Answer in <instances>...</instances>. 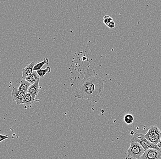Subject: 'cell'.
I'll use <instances>...</instances> for the list:
<instances>
[{"label": "cell", "instance_id": "7c38bea8", "mask_svg": "<svg viewBox=\"0 0 161 159\" xmlns=\"http://www.w3.org/2000/svg\"><path fill=\"white\" fill-rule=\"evenodd\" d=\"M49 63V59L47 58H44V60L42 62L35 64L34 67V69H34V71H37V70L41 69L44 65H48Z\"/></svg>", "mask_w": 161, "mask_h": 159}, {"label": "cell", "instance_id": "7a4b0ae2", "mask_svg": "<svg viewBox=\"0 0 161 159\" xmlns=\"http://www.w3.org/2000/svg\"><path fill=\"white\" fill-rule=\"evenodd\" d=\"M144 151L145 150L139 144L131 141L126 159H140Z\"/></svg>", "mask_w": 161, "mask_h": 159}, {"label": "cell", "instance_id": "2e32d148", "mask_svg": "<svg viewBox=\"0 0 161 159\" xmlns=\"http://www.w3.org/2000/svg\"><path fill=\"white\" fill-rule=\"evenodd\" d=\"M8 139V135L0 134V143Z\"/></svg>", "mask_w": 161, "mask_h": 159}, {"label": "cell", "instance_id": "52a82bcc", "mask_svg": "<svg viewBox=\"0 0 161 159\" xmlns=\"http://www.w3.org/2000/svg\"><path fill=\"white\" fill-rule=\"evenodd\" d=\"M40 81V78H39L35 83L31 84L28 88V92H27L30 93L35 99L40 91V87H39Z\"/></svg>", "mask_w": 161, "mask_h": 159}, {"label": "cell", "instance_id": "5bb4252c", "mask_svg": "<svg viewBox=\"0 0 161 159\" xmlns=\"http://www.w3.org/2000/svg\"><path fill=\"white\" fill-rule=\"evenodd\" d=\"M124 120L127 124H131L134 121V117L132 115L127 114L125 115L124 117Z\"/></svg>", "mask_w": 161, "mask_h": 159}, {"label": "cell", "instance_id": "ba28073f", "mask_svg": "<svg viewBox=\"0 0 161 159\" xmlns=\"http://www.w3.org/2000/svg\"><path fill=\"white\" fill-rule=\"evenodd\" d=\"M35 65V62H31L30 64L22 70V79H25L26 77L30 76L34 71L33 69Z\"/></svg>", "mask_w": 161, "mask_h": 159}, {"label": "cell", "instance_id": "4fadbf2b", "mask_svg": "<svg viewBox=\"0 0 161 159\" xmlns=\"http://www.w3.org/2000/svg\"><path fill=\"white\" fill-rule=\"evenodd\" d=\"M37 72L40 78H42L46 75L47 73H49L51 72V68L50 67H47L45 69H40L37 70Z\"/></svg>", "mask_w": 161, "mask_h": 159}, {"label": "cell", "instance_id": "30bf717a", "mask_svg": "<svg viewBox=\"0 0 161 159\" xmlns=\"http://www.w3.org/2000/svg\"><path fill=\"white\" fill-rule=\"evenodd\" d=\"M35 100V99H34L30 93H27L25 94V97H24L22 104L28 105V106H30L34 103Z\"/></svg>", "mask_w": 161, "mask_h": 159}, {"label": "cell", "instance_id": "3957f363", "mask_svg": "<svg viewBox=\"0 0 161 159\" xmlns=\"http://www.w3.org/2000/svg\"><path fill=\"white\" fill-rule=\"evenodd\" d=\"M144 137L151 143L157 145L161 140V130L156 126H152L148 129L147 132Z\"/></svg>", "mask_w": 161, "mask_h": 159}, {"label": "cell", "instance_id": "ac0fdd59", "mask_svg": "<svg viewBox=\"0 0 161 159\" xmlns=\"http://www.w3.org/2000/svg\"><path fill=\"white\" fill-rule=\"evenodd\" d=\"M157 146L158 147V148L159 149L160 151V152H161V139L159 142L157 144Z\"/></svg>", "mask_w": 161, "mask_h": 159}, {"label": "cell", "instance_id": "8fae6325", "mask_svg": "<svg viewBox=\"0 0 161 159\" xmlns=\"http://www.w3.org/2000/svg\"><path fill=\"white\" fill-rule=\"evenodd\" d=\"M40 78V76L37 73V71H33L32 73L25 78V80H27L28 82H30L31 84L35 83L37 80Z\"/></svg>", "mask_w": 161, "mask_h": 159}, {"label": "cell", "instance_id": "8992f818", "mask_svg": "<svg viewBox=\"0 0 161 159\" xmlns=\"http://www.w3.org/2000/svg\"><path fill=\"white\" fill-rule=\"evenodd\" d=\"M25 93L21 92L18 90L17 87H14L12 90V95L13 100L16 101L17 105H20L22 103L24 97L25 95Z\"/></svg>", "mask_w": 161, "mask_h": 159}, {"label": "cell", "instance_id": "277c9868", "mask_svg": "<svg viewBox=\"0 0 161 159\" xmlns=\"http://www.w3.org/2000/svg\"><path fill=\"white\" fill-rule=\"evenodd\" d=\"M131 140L138 143L145 150L149 148L157 149L160 151L157 145H154L151 143L144 137V135L142 133L135 134L132 137Z\"/></svg>", "mask_w": 161, "mask_h": 159}, {"label": "cell", "instance_id": "9c48e42d", "mask_svg": "<svg viewBox=\"0 0 161 159\" xmlns=\"http://www.w3.org/2000/svg\"><path fill=\"white\" fill-rule=\"evenodd\" d=\"M31 85V84L30 82H28L25 79H22L20 82V85L18 88V90L21 92L27 93L28 92V88Z\"/></svg>", "mask_w": 161, "mask_h": 159}, {"label": "cell", "instance_id": "5b68a950", "mask_svg": "<svg viewBox=\"0 0 161 159\" xmlns=\"http://www.w3.org/2000/svg\"><path fill=\"white\" fill-rule=\"evenodd\" d=\"M141 159H161V152L158 150L153 148H149L145 150Z\"/></svg>", "mask_w": 161, "mask_h": 159}, {"label": "cell", "instance_id": "6da1fadb", "mask_svg": "<svg viewBox=\"0 0 161 159\" xmlns=\"http://www.w3.org/2000/svg\"><path fill=\"white\" fill-rule=\"evenodd\" d=\"M103 88V80L93 68L88 67L84 72V77L75 88L74 96L76 98L97 102L102 95Z\"/></svg>", "mask_w": 161, "mask_h": 159}, {"label": "cell", "instance_id": "e0dca14e", "mask_svg": "<svg viewBox=\"0 0 161 159\" xmlns=\"http://www.w3.org/2000/svg\"><path fill=\"white\" fill-rule=\"evenodd\" d=\"M107 26L109 29H114V28L115 27V23L114 22L113 20Z\"/></svg>", "mask_w": 161, "mask_h": 159}, {"label": "cell", "instance_id": "9a60e30c", "mask_svg": "<svg viewBox=\"0 0 161 159\" xmlns=\"http://www.w3.org/2000/svg\"><path fill=\"white\" fill-rule=\"evenodd\" d=\"M113 20V18H112L111 17L107 15L104 16V18H103V24L107 26Z\"/></svg>", "mask_w": 161, "mask_h": 159}]
</instances>
